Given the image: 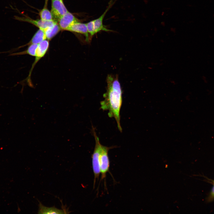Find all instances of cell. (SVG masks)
Wrapping results in <instances>:
<instances>
[{"mask_svg": "<svg viewBox=\"0 0 214 214\" xmlns=\"http://www.w3.org/2000/svg\"><path fill=\"white\" fill-rule=\"evenodd\" d=\"M67 31L82 34L85 36L86 41L89 42V36L86 23L77 22L72 25Z\"/></svg>", "mask_w": 214, "mask_h": 214, "instance_id": "cell-9", "label": "cell"}, {"mask_svg": "<svg viewBox=\"0 0 214 214\" xmlns=\"http://www.w3.org/2000/svg\"><path fill=\"white\" fill-rule=\"evenodd\" d=\"M48 0H45V6L47 5Z\"/></svg>", "mask_w": 214, "mask_h": 214, "instance_id": "cell-16", "label": "cell"}, {"mask_svg": "<svg viewBox=\"0 0 214 214\" xmlns=\"http://www.w3.org/2000/svg\"><path fill=\"white\" fill-rule=\"evenodd\" d=\"M59 25L61 29L67 30L75 23L79 21V20L72 13L68 12L58 20Z\"/></svg>", "mask_w": 214, "mask_h": 214, "instance_id": "cell-8", "label": "cell"}, {"mask_svg": "<svg viewBox=\"0 0 214 214\" xmlns=\"http://www.w3.org/2000/svg\"><path fill=\"white\" fill-rule=\"evenodd\" d=\"M38 45V44L30 45L26 50L21 52L12 53L10 55L15 56L27 54L32 56H35Z\"/></svg>", "mask_w": 214, "mask_h": 214, "instance_id": "cell-13", "label": "cell"}, {"mask_svg": "<svg viewBox=\"0 0 214 214\" xmlns=\"http://www.w3.org/2000/svg\"><path fill=\"white\" fill-rule=\"evenodd\" d=\"M46 39L44 31L39 29L34 35L31 40L26 45H29L32 44H38Z\"/></svg>", "mask_w": 214, "mask_h": 214, "instance_id": "cell-11", "label": "cell"}, {"mask_svg": "<svg viewBox=\"0 0 214 214\" xmlns=\"http://www.w3.org/2000/svg\"><path fill=\"white\" fill-rule=\"evenodd\" d=\"M114 147H107L102 145L100 158V173L101 180L105 179L106 174L109 172L110 161L108 156V151Z\"/></svg>", "mask_w": 214, "mask_h": 214, "instance_id": "cell-3", "label": "cell"}, {"mask_svg": "<svg viewBox=\"0 0 214 214\" xmlns=\"http://www.w3.org/2000/svg\"></svg>", "mask_w": 214, "mask_h": 214, "instance_id": "cell-17", "label": "cell"}, {"mask_svg": "<svg viewBox=\"0 0 214 214\" xmlns=\"http://www.w3.org/2000/svg\"><path fill=\"white\" fill-rule=\"evenodd\" d=\"M49 42L48 40H44L38 44L36 51L35 59L30 71L29 76L27 78V81L29 84L31 85L30 76L33 69L37 62L45 54L49 47Z\"/></svg>", "mask_w": 214, "mask_h": 214, "instance_id": "cell-4", "label": "cell"}, {"mask_svg": "<svg viewBox=\"0 0 214 214\" xmlns=\"http://www.w3.org/2000/svg\"><path fill=\"white\" fill-rule=\"evenodd\" d=\"M106 92L103 95L104 100L100 103V108L108 111L109 117L115 119L119 130L121 132L120 110L122 103V90L117 76L109 75L107 78Z\"/></svg>", "mask_w": 214, "mask_h": 214, "instance_id": "cell-1", "label": "cell"}, {"mask_svg": "<svg viewBox=\"0 0 214 214\" xmlns=\"http://www.w3.org/2000/svg\"><path fill=\"white\" fill-rule=\"evenodd\" d=\"M208 198L209 201H211L214 199V184Z\"/></svg>", "mask_w": 214, "mask_h": 214, "instance_id": "cell-15", "label": "cell"}, {"mask_svg": "<svg viewBox=\"0 0 214 214\" xmlns=\"http://www.w3.org/2000/svg\"><path fill=\"white\" fill-rule=\"evenodd\" d=\"M61 30L59 25L56 22L52 26L45 29L44 31L47 39L50 40L54 37Z\"/></svg>", "mask_w": 214, "mask_h": 214, "instance_id": "cell-12", "label": "cell"}, {"mask_svg": "<svg viewBox=\"0 0 214 214\" xmlns=\"http://www.w3.org/2000/svg\"><path fill=\"white\" fill-rule=\"evenodd\" d=\"M39 15L41 20L47 21L54 20L51 12L45 7L40 11Z\"/></svg>", "mask_w": 214, "mask_h": 214, "instance_id": "cell-14", "label": "cell"}, {"mask_svg": "<svg viewBox=\"0 0 214 214\" xmlns=\"http://www.w3.org/2000/svg\"><path fill=\"white\" fill-rule=\"evenodd\" d=\"M62 0H52L51 12L53 18L58 21L63 15L68 12Z\"/></svg>", "mask_w": 214, "mask_h": 214, "instance_id": "cell-5", "label": "cell"}, {"mask_svg": "<svg viewBox=\"0 0 214 214\" xmlns=\"http://www.w3.org/2000/svg\"><path fill=\"white\" fill-rule=\"evenodd\" d=\"M39 202V209L38 213L39 214H64L68 213L66 210L58 209L55 207H47L43 205Z\"/></svg>", "mask_w": 214, "mask_h": 214, "instance_id": "cell-10", "label": "cell"}, {"mask_svg": "<svg viewBox=\"0 0 214 214\" xmlns=\"http://www.w3.org/2000/svg\"><path fill=\"white\" fill-rule=\"evenodd\" d=\"M16 19L20 21L28 22L38 27L39 29L44 31L48 27L52 26L57 22L54 20L47 21L41 19L34 20L26 17L21 18L16 17Z\"/></svg>", "mask_w": 214, "mask_h": 214, "instance_id": "cell-7", "label": "cell"}, {"mask_svg": "<svg viewBox=\"0 0 214 214\" xmlns=\"http://www.w3.org/2000/svg\"><path fill=\"white\" fill-rule=\"evenodd\" d=\"M116 1V0H110L108 5L103 14L97 18L93 20L95 34L101 31L106 32L112 31L106 28L103 24V21L106 13L111 8Z\"/></svg>", "mask_w": 214, "mask_h": 214, "instance_id": "cell-6", "label": "cell"}, {"mask_svg": "<svg viewBox=\"0 0 214 214\" xmlns=\"http://www.w3.org/2000/svg\"><path fill=\"white\" fill-rule=\"evenodd\" d=\"M92 131L95 140V145L92 155V165L94 174V188L96 180L98 179L100 174V158L102 145L100 143L98 137L97 136L95 129L92 128Z\"/></svg>", "mask_w": 214, "mask_h": 214, "instance_id": "cell-2", "label": "cell"}]
</instances>
